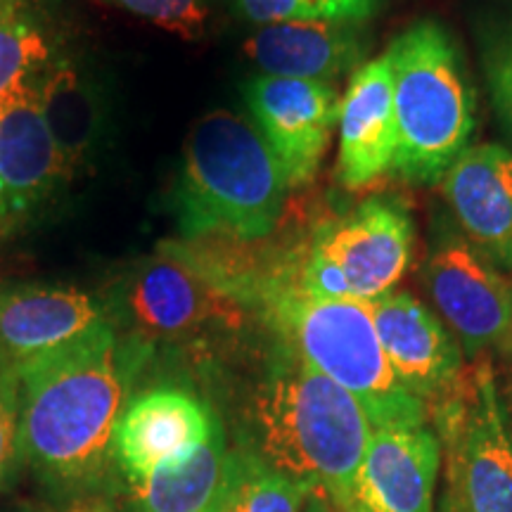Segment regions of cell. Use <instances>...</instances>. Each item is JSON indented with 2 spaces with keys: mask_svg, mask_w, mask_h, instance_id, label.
Here are the masks:
<instances>
[{
  "mask_svg": "<svg viewBox=\"0 0 512 512\" xmlns=\"http://www.w3.org/2000/svg\"><path fill=\"white\" fill-rule=\"evenodd\" d=\"M145 354L105 318L17 370L24 463L53 494L76 501L105 482L114 427Z\"/></svg>",
  "mask_w": 512,
  "mask_h": 512,
  "instance_id": "6da1fadb",
  "label": "cell"
},
{
  "mask_svg": "<svg viewBox=\"0 0 512 512\" xmlns=\"http://www.w3.org/2000/svg\"><path fill=\"white\" fill-rule=\"evenodd\" d=\"M230 294L264 313L294 356L354 396L373 430L425 427L430 406L403 387L384 356L370 302L318 299L271 266L249 261L230 278Z\"/></svg>",
  "mask_w": 512,
  "mask_h": 512,
  "instance_id": "7a4b0ae2",
  "label": "cell"
},
{
  "mask_svg": "<svg viewBox=\"0 0 512 512\" xmlns=\"http://www.w3.org/2000/svg\"><path fill=\"white\" fill-rule=\"evenodd\" d=\"M247 446L344 512L358 465L373 437L366 411L339 384L290 349L249 399Z\"/></svg>",
  "mask_w": 512,
  "mask_h": 512,
  "instance_id": "3957f363",
  "label": "cell"
},
{
  "mask_svg": "<svg viewBox=\"0 0 512 512\" xmlns=\"http://www.w3.org/2000/svg\"><path fill=\"white\" fill-rule=\"evenodd\" d=\"M287 181L252 119L204 114L185 138L171 209L185 242L266 240L283 219Z\"/></svg>",
  "mask_w": 512,
  "mask_h": 512,
  "instance_id": "277c9868",
  "label": "cell"
},
{
  "mask_svg": "<svg viewBox=\"0 0 512 512\" xmlns=\"http://www.w3.org/2000/svg\"><path fill=\"white\" fill-rule=\"evenodd\" d=\"M384 55L399 128L394 171L418 185L439 183L477 131V93L463 50L439 19H418Z\"/></svg>",
  "mask_w": 512,
  "mask_h": 512,
  "instance_id": "5b68a950",
  "label": "cell"
},
{
  "mask_svg": "<svg viewBox=\"0 0 512 512\" xmlns=\"http://www.w3.org/2000/svg\"><path fill=\"white\" fill-rule=\"evenodd\" d=\"M415 226L396 195H368L337 219L320 221L309 242L273 264L287 283L318 299L377 302L413 259Z\"/></svg>",
  "mask_w": 512,
  "mask_h": 512,
  "instance_id": "8992f818",
  "label": "cell"
},
{
  "mask_svg": "<svg viewBox=\"0 0 512 512\" xmlns=\"http://www.w3.org/2000/svg\"><path fill=\"white\" fill-rule=\"evenodd\" d=\"M446 486L439 512H512V430L489 361L437 403Z\"/></svg>",
  "mask_w": 512,
  "mask_h": 512,
  "instance_id": "52a82bcc",
  "label": "cell"
},
{
  "mask_svg": "<svg viewBox=\"0 0 512 512\" xmlns=\"http://www.w3.org/2000/svg\"><path fill=\"white\" fill-rule=\"evenodd\" d=\"M422 283L467 356L496 354L512 361V280L458 228L444 226L434 235Z\"/></svg>",
  "mask_w": 512,
  "mask_h": 512,
  "instance_id": "ba28073f",
  "label": "cell"
},
{
  "mask_svg": "<svg viewBox=\"0 0 512 512\" xmlns=\"http://www.w3.org/2000/svg\"><path fill=\"white\" fill-rule=\"evenodd\" d=\"M242 309L176 242L133 268L121 290V311L136 335L133 339L143 347L155 339H190L216 325L230 328Z\"/></svg>",
  "mask_w": 512,
  "mask_h": 512,
  "instance_id": "9c48e42d",
  "label": "cell"
},
{
  "mask_svg": "<svg viewBox=\"0 0 512 512\" xmlns=\"http://www.w3.org/2000/svg\"><path fill=\"white\" fill-rule=\"evenodd\" d=\"M245 102L252 124L283 169L287 188L313 183L339 119L342 98L335 83L256 74L245 83Z\"/></svg>",
  "mask_w": 512,
  "mask_h": 512,
  "instance_id": "30bf717a",
  "label": "cell"
},
{
  "mask_svg": "<svg viewBox=\"0 0 512 512\" xmlns=\"http://www.w3.org/2000/svg\"><path fill=\"white\" fill-rule=\"evenodd\" d=\"M41 76L0 102V240L34 219L69 171L50 131Z\"/></svg>",
  "mask_w": 512,
  "mask_h": 512,
  "instance_id": "8fae6325",
  "label": "cell"
},
{
  "mask_svg": "<svg viewBox=\"0 0 512 512\" xmlns=\"http://www.w3.org/2000/svg\"><path fill=\"white\" fill-rule=\"evenodd\" d=\"M373 323L394 375L427 406L448 399L465 380L463 349L444 320L408 292L370 302Z\"/></svg>",
  "mask_w": 512,
  "mask_h": 512,
  "instance_id": "7c38bea8",
  "label": "cell"
},
{
  "mask_svg": "<svg viewBox=\"0 0 512 512\" xmlns=\"http://www.w3.org/2000/svg\"><path fill=\"white\" fill-rule=\"evenodd\" d=\"M219 420L200 399L176 387H157L136 396L121 411L114 427V463L133 489L171 463L202 446Z\"/></svg>",
  "mask_w": 512,
  "mask_h": 512,
  "instance_id": "4fadbf2b",
  "label": "cell"
},
{
  "mask_svg": "<svg viewBox=\"0 0 512 512\" xmlns=\"http://www.w3.org/2000/svg\"><path fill=\"white\" fill-rule=\"evenodd\" d=\"M335 178L344 190L361 192L394 171L396 128L392 67L387 55L370 57L349 76L339 102Z\"/></svg>",
  "mask_w": 512,
  "mask_h": 512,
  "instance_id": "5bb4252c",
  "label": "cell"
},
{
  "mask_svg": "<svg viewBox=\"0 0 512 512\" xmlns=\"http://www.w3.org/2000/svg\"><path fill=\"white\" fill-rule=\"evenodd\" d=\"M460 235L503 273H512V150L470 145L441 178Z\"/></svg>",
  "mask_w": 512,
  "mask_h": 512,
  "instance_id": "9a60e30c",
  "label": "cell"
},
{
  "mask_svg": "<svg viewBox=\"0 0 512 512\" xmlns=\"http://www.w3.org/2000/svg\"><path fill=\"white\" fill-rule=\"evenodd\" d=\"M441 441L427 427L373 430L344 512H434Z\"/></svg>",
  "mask_w": 512,
  "mask_h": 512,
  "instance_id": "2e32d148",
  "label": "cell"
},
{
  "mask_svg": "<svg viewBox=\"0 0 512 512\" xmlns=\"http://www.w3.org/2000/svg\"><path fill=\"white\" fill-rule=\"evenodd\" d=\"M105 318L98 299L79 287L0 283V363L19 370Z\"/></svg>",
  "mask_w": 512,
  "mask_h": 512,
  "instance_id": "e0dca14e",
  "label": "cell"
},
{
  "mask_svg": "<svg viewBox=\"0 0 512 512\" xmlns=\"http://www.w3.org/2000/svg\"><path fill=\"white\" fill-rule=\"evenodd\" d=\"M368 24L297 22L256 27L247 38V60L266 76L335 83L368 62Z\"/></svg>",
  "mask_w": 512,
  "mask_h": 512,
  "instance_id": "ac0fdd59",
  "label": "cell"
},
{
  "mask_svg": "<svg viewBox=\"0 0 512 512\" xmlns=\"http://www.w3.org/2000/svg\"><path fill=\"white\" fill-rule=\"evenodd\" d=\"M226 434L221 422L188 456L159 465L136 486V512H209L226 472Z\"/></svg>",
  "mask_w": 512,
  "mask_h": 512,
  "instance_id": "d6986e66",
  "label": "cell"
},
{
  "mask_svg": "<svg viewBox=\"0 0 512 512\" xmlns=\"http://www.w3.org/2000/svg\"><path fill=\"white\" fill-rule=\"evenodd\" d=\"M309 494V486L266 463L249 446H238L228 448L219 496L209 512H304Z\"/></svg>",
  "mask_w": 512,
  "mask_h": 512,
  "instance_id": "ffe728a7",
  "label": "cell"
},
{
  "mask_svg": "<svg viewBox=\"0 0 512 512\" xmlns=\"http://www.w3.org/2000/svg\"><path fill=\"white\" fill-rule=\"evenodd\" d=\"M55 64L53 36L31 0L0 10V102L36 81Z\"/></svg>",
  "mask_w": 512,
  "mask_h": 512,
  "instance_id": "44dd1931",
  "label": "cell"
},
{
  "mask_svg": "<svg viewBox=\"0 0 512 512\" xmlns=\"http://www.w3.org/2000/svg\"><path fill=\"white\" fill-rule=\"evenodd\" d=\"M235 15L254 27L297 22L370 24L382 15L384 0H228Z\"/></svg>",
  "mask_w": 512,
  "mask_h": 512,
  "instance_id": "7402d4cb",
  "label": "cell"
},
{
  "mask_svg": "<svg viewBox=\"0 0 512 512\" xmlns=\"http://www.w3.org/2000/svg\"><path fill=\"white\" fill-rule=\"evenodd\" d=\"M475 36L491 107L512 150V12L484 15Z\"/></svg>",
  "mask_w": 512,
  "mask_h": 512,
  "instance_id": "603a6c76",
  "label": "cell"
},
{
  "mask_svg": "<svg viewBox=\"0 0 512 512\" xmlns=\"http://www.w3.org/2000/svg\"><path fill=\"white\" fill-rule=\"evenodd\" d=\"M24 465L19 373L0 363V494L17 482Z\"/></svg>",
  "mask_w": 512,
  "mask_h": 512,
  "instance_id": "cb8c5ba5",
  "label": "cell"
},
{
  "mask_svg": "<svg viewBox=\"0 0 512 512\" xmlns=\"http://www.w3.org/2000/svg\"><path fill=\"white\" fill-rule=\"evenodd\" d=\"M107 3L119 5L121 10L147 19L159 29L181 36L185 41L200 38L207 29V0H107Z\"/></svg>",
  "mask_w": 512,
  "mask_h": 512,
  "instance_id": "d4e9b609",
  "label": "cell"
},
{
  "mask_svg": "<svg viewBox=\"0 0 512 512\" xmlns=\"http://www.w3.org/2000/svg\"><path fill=\"white\" fill-rule=\"evenodd\" d=\"M304 512H342V510L332 503V498L328 494H323V491H311L309 498H306Z\"/></svg>",
  "mask_w": 512,
  "mask_h": 512,
  "instance_id": "484cf974",
  "label": "cell"
},
{
  "mask_svg": "<svg viewBox=\"0 0 512 512\" xmlns=\"http://www.w3.org/2000/svg\"><path fill=\"white\" fill-rule=\"evenodd\" d=\"M501 399H503V406H505V415H508V425L512 430V387L508 389V392H505V396H501Z\"/></svg>",
  "mask_w": 512,
  "mask_h": 512,
  "instance_id": "4316f807",
  "label": "cell"
},
{
  "mask_svg": "<svg viewBox=\"0 0 512 512\" xmlns=\"http://www.w3.org/2000/svg\"><path fill=\"white\" fill-rule=\"evenodd\" d=\"M10 3H12V0H0V10H5V8H8Z\"/></svg>",
  "mask_w": 512,
  "mask_h": 512,
  "instance_id": "83f0119b",
  "label": "cell"
}]
</instances>
